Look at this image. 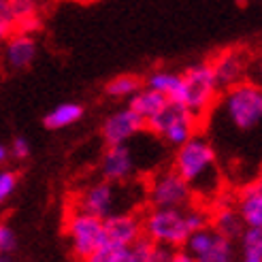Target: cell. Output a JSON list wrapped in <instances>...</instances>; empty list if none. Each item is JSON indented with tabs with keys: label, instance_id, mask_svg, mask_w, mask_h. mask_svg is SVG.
I'll return each instance as SVG.
<instances>
[{
	"label": "cell",
	"instance_id": "6",
	"mask_svg": "<svg viewBox=\"0 0 262 262\" xmlns=\"http://www.w3.org/2000/svg\"><path fill=\"white\" fill-rule=\"evenodd\" d=\"M69 239L73 254L79 260H90V256L107 241L102 217L90 215L83 211L75 213L69 222Z\"/></svg>",
	"mask_w": 262,
	"mask_h": 262
},
{
	"label": "cell",
	"instance_id": "24",
	"mask_svg": "<svg viewBox=\"0 0 262 262\" xmlns=\"http://www.w3.org/2000/svg\"><path fill=\"white\" fill-rule=\"evenodd\" d=\"M154 247L156 243L147 237H141L137 241L130 243V262H151V256H154Z\"/></svg>",
	"mask_w": 262,
	"mask_h": 262
},
{
	"label": "cell",
	"instance_id": "28",
	"mask_svg": "<svg viewBox=\"0 0 262 262\" xmlns=\"http://www.w3.org/2000/svg\"><path fill=\"white\" fill-rule=\"evenodd\" d=\"M15 250V234L5 224H0V256H5L9 252Z\"/></svg>",
	"mask_w": 262,
	"mask_h": 262
},
{
	"label": "cell",
	"instance_id": "19",
	"mask_svg": "<svg viewBox=\"0 0 262 262\" xmlns=\"http://www.w3.org/2000/svg\"><path fill=\"white\" fill-rule=\"evenodd\" d=\"M241 252L245 262L262 260V226H245L241 232Z\"/></svg>",
	"mask_w": 262,
	"mask_h": 262
},
{
	"label": "cell",
	"instance_id": "26",
	"mask_svg": "<svg viewBox=\"0 0 262 262\" xmlns=\"http://www.w3.org/2000/svg\"><path fill=\"white\" fill-rule=\"evenodd\" d=\"M186 224H188V230L194 232V230H201L209 224V217L199 211V209H186Z\"/></svg>",
	"mask_w": 262,
	"mask_h": 262
},
{
	"label": "cell",
	"instance_id": "14",
	"mask_svg": "<svg viewBox=\"0 0 262 262\" xmlns=\"http://www.w3.org/2000/svg\"><path fill=\"white\" fill-rule=\"evenodd\" d=\"M113 203H115V192H113L111 181H102L83 194L81 211L96 215V217H107L113 213Z\"/></svg>",
	"mask_w": 262,
	"mask_h": 262
},
{
	"label": "cell",
	"instance_id": "17",
	"mask_svg": "<svg viewBox=\"0 0 262 262\" xmlns=\"http://www.w3.org/2000/svg\"><path fill=\"white\" fill-rule=\"evenodd\" d=\"M81 115H83L81 104H77V102H62V104H58L54 111H49L45 115L43 124L49 130H60V128H67V126H71L75 122H79Z\"/></svg>",
	"mask_w": 262,
	"mask_h": 262
},
{
	"label": "cell",
	"instance_id": "16",
	"mask_svg": "<svg viewBox=\"0 0 262 262\" xmlns=\"http://www.w3.org/2000/svg\"><path fill=\"white\" fill-rule=\"evenodd\" d=\"M168 102V98L164 94H160V92H156L151 88H145V90H137L135 94H130V102H128V107L133 109L139 117H143V120H149L151 115L158 113L164 104Z\"/></svg>",
	"mask_w": 262,
	"mask_h": 262
},
{
	"label": "cell",
	"instance_id": "23",
	"mask_svg": "<svg viewBox=\"0 0 262 262\" xmlns=\"http://www.w3.org/2000/svg\"><path fill=\"white\" fill-rule=\"evenodd\" d=\"M141 88V81L133 75H120L115 77L113 81H109L107 85V94L113 96V98H124V96H130Z\"/></svg>",
	"mask_w": 262,
	"mask_h": 262
},
{
	"label": "cell",
	"instance_id": "9",
	"mask_svg": "<svg viewBox=\"0 0 262 262\" xmlns=\"http://www.w3.org/2000/svg\"><path fill=\"white\" fill-rule=\"evenodd\" d=\"M209 67H211L217 90H228L245 79L247 69H250V54L243 49H230L220 54Z\"/></svg>",
	"mask_w": 262,
	"mask_h": 262
},
{
	"label": "cell",
	"instance_id": "22",
	"mask_svg": "<svg viewBox=\"0 0 262 262\" xmlns=\"http://www.w3.org/2000/svg\"><path fill=\"white\" fill-rule=\"evenodd\" d=\"M15 26H36V7L38 0H9Z\"/></svg>",
	"mask_w": 262,
	"mask_h": 262
},
{
	"label": "cell",
	"instance_id": "13",
	"mask_svg": "<svg viewBox=\"0 0 262 262\" xmlns=\"http://www.w3.org/2000/svg\"><path fill=\"white\" fill-rule=\"evenodd\" d=\"M104 222V232H107V241L130 245L143 234V226L135 215H107L102 217Z\"/></svg>",
	"mask_w": 262,
	"mask_h": 262
},
{
	"label": "cell",
	"instance_id": "12",
	"mask_svg": "<svg viewBox=\"0 0 262 262\" xmlns=\"http://www.w3.org/2000/svg\"><path fill=\"white\" fill-rule=\"evenodd\" d=\"M36 56V43L28 34H9L7 36V45H5V62L7 67L13 71H21L28 69L32 60Z\"/></svg>",
	"mask_w": 262,
	"mask_h": 262
},
{
	"label": "cell",
	"instance_id": "10",
	"mask_svg": "<svg viewBox=\"0 0 262 262\" xmlns=\"http://www.w3.org/2000/svg\"><path fill=\"white\" fill-rule=\"evenodd\" d=\"M145 128V120L139 117L133 109H122L113 113L102 126V137L107 145H117V143H126L130 137H135L139 130Z\"/></svg>",
	"mask_w": 262,
	"mask_h": 262
},
{
	"label": "cell",
	"instance_id": "30",
	"mask_svg": "<svg viewBox=\"0 0 262 262\" xmlns=\"http://www.w3.org/2000/svg\"><path fill=\"white\" fill-rule=\"evenodd\" d=\"M7 156H9V147H7V145H3V143H0V164H3V162L7 160Z\"/></svg>",
	"mask_w": 262,
	"mask_h": 262
},
{
	"label": "cell",
	"instance_id": "1",
	"mask_svg": "<svg viewBox=\"0 0 262 262\" xmlns=\"http://www.w3.org/2000/svg\"><path fill=\"white\" fill-rule=\"evenodd\" d=\"M175 173L188 183L190 190L209 194L217 188L215 149L201 137H190L179 145L175 158Z\"/></svg>",
	"mask_w": 262,
	"mask_h": 262
},
{
	"label": "cell",
	"instance_id": "7",
	"mask_svg": "<svg viewBox=\"0 0 262 262\" xmlns=\"http://www.w3.org/2000/svg\"><path fill=\"white\" fill-rule=\"evenodd\" d=\"M183 245H186V252L192 256V260L199 262H230L234 254L232 241L222 237L215 230H209L207 226L190 232Z\"/></svg>",
	"mask_w": 262,
	"mask_h": 262
},
{
	"label": "cell",
	"instance_id": "15",
	"mask_svg": "<svg viewBox=\"0 0 262 262\" xmlns=\"http://www.w3.org/2000/svg\"><path fill=\"white\" fill-rule=\"evenodd\" d=\"M239 215L245 226H262V186L254 181L239 196Z\"/></svg>",
	"mask_w": 262,
	"mask_h": 262
},
{
	"label": "cell",
	"instance_id": "21",
	"mask_svg": "<svg viewBox=\"0 0 262 262\" xmlns=\"http://www.w3.org/2000/svg\"><path fill=\"white\" fill-rule=\"evenodd\" d=\"M90 262H130V245L104 241L98 250L90 256Z\"/></svg>",
	"mask_w": 262,
	"mask_h": 262
},
{
	"label": "cell",
	"instance_id": "4",
	"mask_svg": "<svg viewBox=\"0 0 262 262\" xmlns=\"http://www.w3.org/2000/svg\"><path fill=\"white\" fill-rule=\"evenodd\" d=\"M194 126H196V117L175 100H168L158 113L151 115L145 122L147 130H151L154 135L164 137L171 145L177 147L194 135Z\"/></svg>",
	"mask_w": 262,
	"mask_h": 262
},
{
	"label": "cell",
	"instance_id": "5",
	"mask_svg": "<svg viewBox=\"0 0 262 262\" xmlns=\"http://www.w3.org/2000/svg\"><path fill=\"white\" fill-rule=\"evenodd\" d=\"M143 228L154 243L179 247L190 234L186 224V207H156V211L149 213Z\"/></svg>",
	"mask_w": 262,
	"mask_h": 262
},
{
	"label": "cell",
	"instance_id": "8",
	"mask_svg": "<svg viewBox=\"0 0 262 262\" xmlns=\"http://www.w3.org/2000/svg\"><path fill=\"white\" fill-rule=\"evenodd\" d=\"M192 190L186 181H183L175 171L162 173L154 179L149 188V199L154 207H177L183 209L190 203Z\"/></svg>",
	"mask_w": 262,
	"mask_h": 262
},
{
	"label": "cell",
	"instance_id": "2",
	"mask_svg": "<svg viewBox=\"0 0 262 262\" xmlns=\"http://www.w3.org/2000/svg\"><path fill=\"white\" fill-rule=\"evenodd\" d=\"M217 96V85L209 64H194L181 75V85L175 94V102L183 104L196 120L209 111Z\"/></svg>",
	"mask_w": 262,
	"mask_h": 262
},
{
	"label": "cell",
	"instance_id": "18",
	"mask_svg": "<svg viewBox=\"0 0 262 262\" xmlns=\"http://www.w3.org/2000/svg\"><path fill=\"white\" fill-rule=\"evenodd\" d=\"M243 228H245V224H243L239 211H234V209H228V207L222 209V211L215 215V220H213V230L220 232L222 237L230 239V241L239 239L241 232H243Z\"/></svg>",
	"mask_w": 262,
	"mask_h": 262
},
{
	"label": "cell",
	"instance_id": "29",
	"mask_svg": "<svg viewBox=\"0 0 262 262\" xmlns=\"http://www.w3.org/2000/svg\"><path fill=\"white\" fill-rule=\"evenodd\" d=\"M11 156H13V158H17V160H26V158H28V156H30L28 141H26L24 137L13 139V143H11Z\"/></svg>",
	"mask_w": 262,
	"mask_h": 262
},
{
	"label": "cell",
	"instance_id": "11",
	"mask_svg": "<svg viewBox=\"0 0 262 262\" xmlns=\"http://www.w3.org/2000/svg\"><path fill=\"white\" fill-rule=\"evenodd\" d=\"M135 168L133 151L126 147V143H117V145H109L102 158V177L104 181H124L130 177Z\"/></svg>",
	"mask_w": 262,
	"mask_h": 262
},
{
	"label": "cell",
	"instance_id": "3",
	"mask_svg": "<svg viewBox=\"0 0 262 262\" xmlns=\"http://www.w3.org/2000/svg\"><path fill=\"white\" fill-rule=\"evenodd\" d=\"M224 109L239 130H252L262 120V92L254 83H237L226 90Z\"/></svg>",
	"mask_w": 262,
	"mask_h": 262
},
{
	"label": "cell",
	"instance_id": "31",
	"mask_svg": "<svg viewBox=\"0 0 262 262\" xmlns=\"http://www.w3.org/2000/svg\"><path fill=\"white\" fill-rule=\"evenodd\" d=\"M239 5H247V3H252V0H237Z\"/></svg>",
	"mask_w": 262,
	"mask_h": 262
},
{
	"label": "cell",
	"instance_id": "20",
	"mask_svg": "<svg viewBox=\"0 0 262 262\" xmlns=\"http://www.w3.org/2000/svg\"><path fill=\"white\" fill-rule=\"evenodd\" d=\"M179 85H181V75H175V73H154L149 79H147V88L160 92V94H164L168 100H173L175 94L179 92Z\"/></svg>",
	"mask_w": 262,
	"mask_h": 262
},
{
	"label": "cell",
	"instance_id": "25",
	"mask_svg": "<svg viewBox=\"0 0 262 262\" xmlns=\"http://www.w3.org/2000/svg\"><path fill=\"white\" fill-rule=\"evenodd\" d=\"M15 17L11 13V7H9V0H0V41H5L9 34H13L15 30Z\"/></svg>",
	"mask_w": 262,
	"mask_h": 262
},
{
	"label": "cell",
	"instance_id": "27",
	"mask_svg": "<svg viewBox=\"0 0 262 262\" xmlns=\"http://www.w3.org/2000/svg\"><path fill=\"white\" fill-rule=\"evenodd\" d=\"M17 186V175L11 173V171H5L0 173V203H3L5 199H9V196L13 194V190H15Z\"/></svg>",
	"mask_w": 262,
	"mask_h": 262
}]
</instances>
